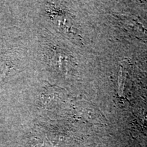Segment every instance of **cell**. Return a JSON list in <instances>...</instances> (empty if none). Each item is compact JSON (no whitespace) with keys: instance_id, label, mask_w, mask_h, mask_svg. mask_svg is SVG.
I'll list each match as a JSON object with an SVG mask.
<instances>
[{"instance_id":"obj_1","label":"cell","mask_w":147,"mask_h":147,"mask_svg":"<svg viewBox=\"0 0 147 147\" xmlns=\"http://www.w3.org/2000/svg\"><path fill=\"white\" fill-rule=\"evenodd\" d=\"M4 67H0V80H1V78H2V76H3V73H4Z\"/></svg>"}]
</instances>
